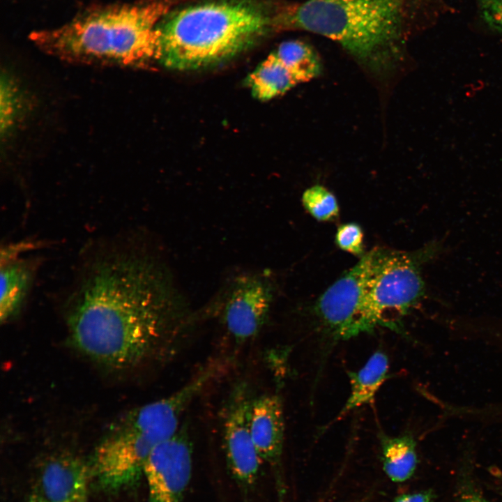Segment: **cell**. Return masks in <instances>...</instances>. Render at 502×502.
Segmentation results:
<instances>
[{
	"instance_id": "11",
	"label": "cell",
	"mask_w": 502,
	"mask_h": 502,
	"mask_svg": "<svg viewBox=\"0 0 502 502\" xmlns=\"http://www.w3.org/2000/svg\"><path fill=\"white\" fill-rule=\"evenodd\" d=\"M90 466L73 455L49 460L40 469L27 502H87Z\"/></svg>"
},
{
	"instance_id": "17",
	"label": "cell",
	"mask_w": 502,
	"mask_h": 502,
	"mask_svg": "<svg viewBox=\"0 0 502 502\" xmlns=\"http://www.w3.org/2000/svg\"><path fill=\"white\" fill-rule=\"evenodd\" d=\"M273 52L290 70L298 84L309 82L321 73L322 66L317 52L303 41H284Z\"/></svg>"
},
{
	"instance_id": "2",
	"label": "cell",
	"mask_w": 502,
	"mask_h": 502,
	"mask_svg": "<svg viewBox=\"0 0 502 502\" xmlns=\"http://www.w3.org/2000/svg\"><path fill=\"white\" fill-rule=\"evenodd\" d=\"M179 0H148L87 12L60 27L34 31L45 52L68 61L140 66L159 58L158 26Z\"/></svg>"
},
{
	"instance_id": "21",
	"label": "cell",
	"mask_w": 502,
	"mask_h": 502,
	"mask_svg": "<svg viewBox=\"0 0 502 502\" xmlns=\"http://www.w3.org/2000/svg\"><path fill=\"white\" fill-rule=\"evenodd\" d=\"M486 22L502 34V0H479Z\"/></svg>"
},
{
	"instance_id": "12",
	"label": "cell",
	"mask_w": 502,
	"mask_h": 502,
	"mask_svg": "<svg viewBox=\"0 0 502 502\" xmlns=\"http://www.w3.org/2000/svg\"><path fill=\"white\" fill-rule=\"evenodd\" d=\"M249 426L261 462L277 466L284 439V409L280 396L266 394L252 399Z\"/></svg>"
},
{
	"instance_id": "16",
	"label": "cell",
	"mask_w": 502,
	"mask_h": 502,
	"mask_svg": "<svg viewBox=\"0 0 502 502\" xmlns=\"http://www.w3.org/2000/svg\"><path fill=\"white\" fill-rule=\"evenodd\" d=\"M381 459L388 477L396 482L409 479L417 464L416 443L408 433L397 436L380 434Z\"/></svg>"
},
{
	"instance_id": "3",
	"label": "cell",
	"mask_w": 502,
	"mask_h": 502,
	"mask_svg": "<svg viewBox=\"0 0 502 502\" xmlns=\"http://www.w3.org/2000/svg\"><path fill=\"white\" fill-rule=\"evenodd\" d=\"M273 18L251 0L208 1L172 13L159 23V58L166 67L197 70L228 60L254 44Z\"/></svg>"
},
{
	"instance_id": "4",
	"label": "cell",
	"mask_w": 502,
	"mask_h": 502,
	"mask_svg": "<svg viewBox=\"0 0 502 502\" xmlns=\"http://www.w3.org/2000/svg\"><path fill=\"white\" fill-rule=\"evenodd\" d=\"M403 0H307L273 17V26L299 29L331 39L374 75L398 58Z\"/></svg>"
},
{
	"instance_id": "15",
	"label": "cell",
	"mask_w": 502,
	"mask_h": 502,
	"mask_svg": "<svg viewBox=\"0 0 502 502\" xmlns=\"http://www.w3.org/2000/svg\"><path fill=\"white\" fill-rule=\"evenodd\" d=\"M252 96L269 100L282 95L298 84L290 70L273 52L248 77Z\"/></svg>"
},
{
	"instance_id": "24",
	"label": "cell",
	"mask_w": 502,
	"mask_h": 502,
	"mask_svg": "<svg viewBox=\"0 0 502 502\" xmlns=\"http://www.w3.org/2000/svg\"><path fill=\"white\" fill-rule=\"evenodd\" d=\"M490 413L493 418H496L501 416L502 418V404L490 407Z\"/></svg>"
},
{
	"instance_id": "14",
	"label": "cell",
	"mask_w": 502,
	"mask_h": 502,
	"mask_svg": "<svg viewBox=\"0 0 502 502\" xmlns=\"http://www.w3.org/2000/svg\"><path fill=\"white\" fill-rule=\"evenodd\" d=\"M388 369L387 355L378 350L360 370L349 372L350 394L335 421L343 418L350 411L373 402L376 393L388 377Z\"/></svg>"
},
{
	"instance_id": "20",
	"label": "cell",
	"mask_w": 502,
	"mask_h": 502,
	"mask_svg": "<svg viewBox=\"0 0 502 502\" xmlns=\"http://www.w3.org/2000/svg\"><path fill=\"white\" fill-rule=\"evenodd\" d=\"M338 247L355 255H363V234L360 227L356 223H347L340 226L335 235Z\"/></svg>"
},
{
	"instance_id": "6",
	"label": "cell",
	"mask_w": 502,
	"mask_h": 502,
	"mask_svg": "<svg viewBox=\"0 0 502 502\" xmlns=\"http://www.w3.org/2000/svg\"><path fill=\"white\" fill-rule=\"evenodd\" d=\"M159 443L126 420L95 450L91 476L107 491H118L144 476L146 460Z\"/></svg>"
},
{
	"instance_id": "9",
	"label": "cell",
	"mask_w": 502,
	"mask_h": 502,
	"mask_svg": "<svg viewBox=\"0 0 502 502\" xmlns=\"http://www.w3.org/2000/svg\"><path fill=\"white\" fill-rule=\"evenodd\" d=\"M192 445L187 427L181 425L157 445L144 469L148 502H183L192 472Z\"/></svg>"
},
{
	"instance_id": "7",
	"label": "cell",
	"mask_w": 502,
	"mask_h": 502,
	"mask_svg": "<svg viewBox=\"0 0 502 502\" xmlns=\"http://www.w3.org/2000/svg\"><path fill=\"white\" fill-rule=\"evenodd\" d=\"M372 251L330 285L319 297L315 312L335 340H347L365 332V310Z\"/></svg>"
},
{
	"instance_id": "10",
	"label": "cell",
	"mask_w": 502,
	"mask_h": 502,
	"mask_svg": "<svg viewBox=\"0 0 502 502\" xmlns=\"http://www.w3.org/2000/svg\"><path fill=\"white\" fill-rule=\"evenodd\" d=\"M251 401L245 386L236 388L229 400L223 421L227 463L234 480L245 488L254 484L262 462L250 431Z\"/></svg>"
},
{
	"instance_id": "8",
	"label": "cell",
	"mask_w": 502,
	"mask_h": 502,
	"mask_svg": "<svg viewBox=\"0 0 502 502\" xmlns=\"http://www.w3.org/2000/svg\"><path fill=\"white\" fill-rule=\"evenodd\" d=\"M218 298L223 324L237 342L255 337L268 317L273 301V286L262 273L234 276Z\"/></svg>"
},
{
	"instance_id": "18",
	"label": "cell",
	"mask_w": 502,
	"mask_h": 502,
	"mask_svg": "<svg viewBox=\"0 0 502 502\" xmlns=\"http://www.w3.org/2000/svg\"><path fill=\"white\" fill-rule=\"evenodd\" d=\"M302 203L306 211L319 221L333 220L339 213L335 197L320 185L306 189L302 195Z\"/></svg>"
},
{
	"instance_id": "22",
	"label": "cell",
	"mask_w": 502,
	"mask_h": 502,
	"mask_svg": "<svg viewBox=\"0 0 502 502\" xmlns=\"http://www.w3.org/2000/svg\"><path fill=\"white\" fill-rule=\"evenodd\" d=\"M432 498L433 494L431 491H425L402 494L396 497L393 502H432Z\"/></svg>"
},
{
	"instance_id": "19",
	"label": "cell",
	"mask_w": 502,
	"mask_h": 502,
	"mask_svg": "<svg viewBox=\"0 0 502 502\" xmlns=\"http://www.w3.org/2000/svg\"><path fill=\"white\" fill-rule=\"evenodd\" d=\"M19 111V96L13 82L7 78L1 79V128L8 132L15 123Z\"/></svg>"
},
{
	"instance_id": "1",
	"label": "cell",
	"mask_w": 502,
	"mask_h": 502,
	"mask_svg": "<svg viewBox=\"0 0 502 502\" xmlns=\"http://www.w3.org/2000/svg\"><path fill=\"white\" fill-rule=\"evenodd\" d=\"M70 296L73 344L112 367L174 353L191 324L167 269L128 245L110 244L92 254Z\"/></svg>"
},
{
	"instance_id": "13",
	"label": "cell",
	"mask_w": 502,
	"mask_h": 502,
	"mask_svg": "<svg viewBox=\"0 0 502 502\" xmlns=\"http://www.w3.org/2000/svg\"><path fill=\"white\" fill-rule=\"evenodd\" d=\"M20 245L8 246L1 255L0 318L7 321L17 314L31 290L36 274V262L20 258Z\"/></svg>"
},
{
	"instance_id": "5",
	"label": "cell",
	"mask_w": 502,
	"mask_h": 502,
	"mask_svg": "<svg viewBox=\"0 0 502 502\" xmlns=\"http://www.w3.org/2000/svg\"><path fill=\"white\" fill-rule=\"evenodd\" d=\"M443 250L433 241L415 251L373 249L365 310V333L386 327L403 334L402 319L425 297L423 266Z\"/></svg>"
},
{
	"instance_id": "23",
	"label": "cell",
	"mask_w": 502,
	"mask_h": 502,
	"mask_svg": "<svg viewBox=\"0 0 502 502\" xmlns=\"http://www.w3.org/2000/svg\"><path fill=\"white\" fill-rule=\"evenodd\" d=\"M460 502H489L479 493L468 490L462 494L460 498Z\"/></svg>"
}]
</instances>
